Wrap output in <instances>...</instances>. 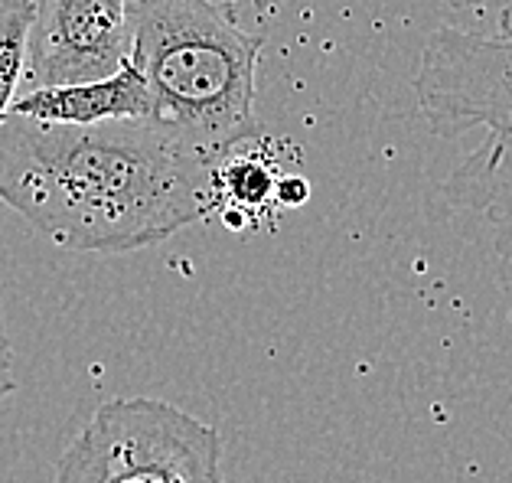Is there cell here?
<instances>
[{
	"label": "cell",
	"instance_id": "obj_1",
	"mask_svg": "<svg viewBox=\"0 0 512 483\" xmlns=\"http://www.w3.org/2000/svg\"><path fill=\"white\" fill-rule=\"evenodd\" d=\"M219 164L154 118L0 125V203L72 252L157 245L219 206Z\"/></svg>",
	"mask_w": 512,
	"mask_h": 483
},
{
	"label": "cell",
	"instance_id": "obj_5",
	"mask_svg": "<svg viewBox=\"0 0 512 483\" xmlns=\"http://www.w3.org/2000/svg\"><path fill=\"white\" fill-rule=\"evenodd\" d=\"M14 115L59 125H98L111 118H151L154 95L131 59L118 72L89 82H62L27 89L10 105Z\"/></svg>",
	"mask_w": 512,
	"mask_h": 483
},
{
	"label": "cell",
	"instance_id": "obj_7",
	"mask_svg": "<svg viewBox=\"0 0 512 483\" xmlns=\"http://www.w3.org/2000/svg\"><path fill=\"white\" fill-rule=\"evenodd\" d=\"M216 187H219V203L229 200L235 209L248 213V209H261L274 200L278 177H274L271 167L261 164L258 157H235L232 151L222 157Z\"/></svg>",
	"mask_w": 512,
	"mask_h": 483
},
{
	"label": "cell",
	"instance_id": "obj_9",
	"mask_svg": "<svg viewBox=\"0 0 512 483\" xmlns=\"http://www.w3.org/2000/svg\"><path fill=\"white\" fill-rule=\"evenodd\" d=\"M14 389H17V379H14V350H10L4 320H0V402H4Z\"/></svg>",
	"mask_w": 512,
	"mask_h": 483
},
{
	"label": "cell",
	"instance_id": "obj_3",
	"mask_svg": "<svg viewBox=\"0 0 512 483\" xmlns=\"http://www.w3.org/2000/svg\"><path fill=\"white\" fill-rule=\"evenodd\" d=\"M53 483H229L222 438L196 415L147 395L95 408L56 464Z\"/></svg>",
	"mask_w": 512,
	"mask_h": 483
},
{
	"label": "cell",
	"instance_id": "obj_6",
	"mask_svg": "<svg viewBox=\"0 0 512 483\" xmlns=\"http://www.w3.org/2000/svg\"><path fill=\"white\" fill-rule=\"evenodd\" d=\"M36 0H0V125L27 79V46Z\"/></svg>",
	"mask_w": 512,
	"mask_h": 483
},
{
	"label": "cell",
	"instance_id": "obj_2",
	"mask_svg": "<svg viewBox=\"0 0 512 483\" xmlns=\"http://www.w3.org/2000/svg\"><path fill=\"white\" fill-rule=\"evenodd\" d=\"M131 63L151 85V118L209 157L258 134L255 76L261 36L216 0H128Z\"/></svg>",
	"mask_w": 512,
	"mask_h": 483
},
{
	"label": "cell",
	"instance_id": "obj_11",
	"mask_svg": "<svg viewBox=\"0 0 512 483\" xmlns=\"http://www.w3.org/2000/svg\"><path fill=\"white\" fill-rule=\"evenodd\" d=\"M252 4H255L258 10H274V7H278V0H252Z\"/></svg>",
	"mask_w": 512,
	"mask_h": 483
},
{
	"label": "cell",
	"instance_id": "obj_8",
	"mask_svg": "<svg viewBox=\"0 0 512 483\" xmlns=\"http://www.w3.org/2000/svg\"><path fill=\"white\" fill-rule=\"evenodd\" d=\"M310 196V183L304 177H281L278 187H274V200H278L281 206H304Z\"/></svg>",
	"mask_w": 512,
	"mask_h": 483
},
{
	"label": "cell",
	"instance_id": "obj_10",
	"mask_svg": "<svg viewBox=\"0 0 512 483\" xmlns=\"http://www.w3.org/2000/svg\"><path fill=\"white\" fill-rule=\"evenodd\" d=\"M503 30H506V33H512V4L503 10Z\"/></svg>",
	"mask_w": 512,
	"mask_h": 483
},
{
	"label": "cell",
	"instance_id": "obj_4",
	"mask_svg": "<svg viewBox=\"0 0 512 483\" xmlns=\"http://www.w3.org/2000/svg\"><path fill=\"white\" fill-rule=\"evenodd\" d=\"M128 59V0H36L23 79L30 89L102 79Z\"/></svg>",
	"mask_w": 512,
	"mask_h": 483
}]
</instances>
